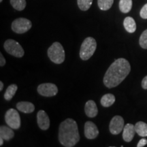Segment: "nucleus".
I'll return each mask as SVG.
<instances>
[{"mask_svg":"<svg viewBox=\"0 0 147 147\" xmlns=\"http://www.w3.org/2000/svg\"><path fill=\"white\" fill-rule=\"evenodd\" d=\"M130 71L131 66L127 60L124 58L115 60L104 75V85L110 89L117 87L125 79Z\"/></svg>","mask_w":147,"mask_h":147,"instance_id":"nucleus-1","label":"nucleus"},{"mask_svg":"<svg viewBox=\"0 0 147 147\" xmlns=\"http://www.w3.org/2000/svg\"><path fill=\"white\" fill-rule=\"evenodd\" d=\"M59 140L65 147H73L80 140L78 125L72 119L63 121L59 129Z\"/></svg>","mask_w":147,"mask_h":147,"instance_id":"nucleus-2","label":"nucleus"},{"mask_svg":"<svg viewBox=\"0 0 147 147\" xmlns=\"http://www.w3.org/2000/svg\"><path fill=\"white\" fill-rule=\"evenodd\" d=\"M48 56L53 63L61 64L65 61V51L59 42H55L48 49Z\"/></svg>","mask_w":147,"mask_h":147,"instance_id":"nucleus-3","label":"nucleus"},{"mask_svg":"<svg viewBox=\"0 0 147 147\" xmlns=\"http://www.w3.org/2000/svg\"><path fill=\"white\" fill-rule=\"evenodd\" d=\"M97 42L93 38L88 37L82 43L80 50V57L82 60L87 61L93 56L96 50Z\"/></svg>","mask_w":147,"mask_h":147,"instance_id":"nucleus-4","label":"nucleus"},{"mask_svg":"<svg viewBox=\"0 0 147 147\" xmlns=\"http://www.w3.org/2000/svg\"><path fill=\"white\" fill-rule=\"evenodd\" d=\"M3 47L8 54L16 57H23L24 53H25L23 47H21V45L15 40L12 39L7 40L5 42Z\"/></svg>","mask_w":147,"mask_h":147,"instance_id":"nucleus-5","label":"nucleus"},{"mask_svg":"<svg viewBox=\"0 0 147 147\" xmlns=\"http://www.w3.org/2000/svg\"><path fill=\"white\" fill-rule=\"evenodd\" d=\"M32 23L29 19L25 18H18L12 23V29L16 34H21L28 32L32 28Z\"/></svg>","mask_w":147,"mask_h":147,"instance_id":"nucleus-6","label":"nucleus"},{"mask_svg":"<svg viewBox=\"0 0 147 147\" xmlns=\"http://www.w3.org/2000/svg\"><path fill=\"white\" fill-rule=\"evenodd\" d=\"M5 121L7 125L14 129H18L21 127V117L14 108H10L5 115Z\"/></svg>","mask_w":147,"mask_h":147,"instance_id":"nucleus-7","label":"nucleus"},{"mask_svg":"<svg viewBox=\"0 0 147 147\" xmlns=\"http://www.w3.org/2000/svg\"><path fill=\"white\" fill-rule=\"evenodd\" d=\"M38 92L45 97L55 96L58 93V88L53 83H43L38 87Z\"/></svg>","mask_w":147,"mask_h":147,"instance_id":"nucleus-8","label":"nucleus"},{"mask_svg":"<svg viewBox=\"0 0 147 147\" xmlns=\"http://www.w3.org/2000/svg\"><path fill=\"white\" fill-rule=\"evenodd\" d=\"M124 128V120L122 117L117 115L115 116L110 121L109 129L110 133L113 135H118L122 131Z\"/></svg>","mask_w":147,"mask_h":147,"instance_id":"nucleus-9","label":"nucleus"},{"mask_svg":"<svg viewBox=\"0 0 147 147\" xmlns=\"http://www.w3.org/2000/svg\"><path fill=\"white\" fill-rule=\"evenodd\" d=\"M84 133L87 139H95L98 136L99 130L95 123L91 121H87L84 124Z\"/></svg>","mask_w":147,"mask_h":147,"instance_id":"nucleus-10","label":"nucleus"},{"mask_svg":"<svg viewBox=\"0 0 147 147\" xmlns=\"http://www.w3.org/2000/svg\"><path fill=\"white\" fill-rule=\"evenodd\" d=\"M37 122L42 130H47L50 127V119L45 110H39L37 114Z\"/></svg>","mask_w":147,"mask_h":147,"instance_id":"nucleus-11","label":"nucleus"},{"mask_svg":"<svg viewBox=\"0 0 147 147\" xmlns=\"http://www.w3.org/2000/svg\"><path fill=\"white\" fill-rule=\"evenodd\" d=\"M136 131L135 126L131 123H127L123 128V139L127 142H129L133 140Z\"/></svg>","mask_w":147,"mask_h":147,"instance_id":"nucleus-12","label":"nucleus"},{"mask_svg":"<svg viewBox=\"0 0 147 147\" xmlns=\"http://www.w3.org/2000/svg\"><path fill=\"white\" fill-rule=\"evenodd\" d=\"M84 112L86 115L90 118L95 117L98 114V109H97V105L94 101L89 100L87 101L84 106Z\"/></svg>","mask_w":147,"mask_h":147,"instance_id":"nucleus-13","label":"nucleus"},{"mask_svg":"<svg viewBox=\"0 0 147 147\" xmlns=\"http://www.w3.org/2000/svg\"><path fill=\"white\" fill-rule=\"evenodd\" d=\"M16 108L23 113H32L34 111L35 106L29 102H20L16 104Z\"/></svg>","mask_w":147,"mask_h":147,"instance_id":"nucleus-14","label":"nucleus"},{"mask_svg":"<svg viewBox=\"0 0 147 147\" xmlns=\"http://www.w3.org/2000/svg\"><path fill=\"white\" fill-rule=\"evenodd\" d=\"M14 136V131L10 127L2 125L0 127V137L5 140H10Z\"/></svg>","mask_w":147,"mask_h":147,"instance_id":"nucleus-15","label":"nucleus"},{"mask_svg":"<svg viewBox=\"0 0 147 147\" xmlns=\"http://www.w3.org/2000/svg\"><path fill=\"white\" fill-rule=\"evenodd\" d=\"M123 25L125 30L129 33L132 34L136 30V22L134 18L131 16H127V17L125 18Z\"/></svg>","mask_w":147,"mask_h":147,"instance_id":"nucleus-16","label":"nucleus"},{"mask_svg":"<svg viewBox=\"0 0 147 147\" xmlns=\"http://www.w3.org/2000/svg\"><path fill=\"white\" fill-rule=\"evenodd\" d=\"M115 100L116 99L115 95L111 94V93H107V94L103 95L102 98H101L100 103L102 106L107 108L113 105L114 103L115 102Z\"/></svg>","mask_w":147,"mask_h":147,"instance_id":"nucleus-17","label":"nucleus"},{"mask_svg":"<svg viewBox=\"0 0 147 147\" xmlns=\"http://www.w3.org/2000/svg\"><path fill=\"white\" fill-rule=\"evenodd\" d=\"M136 134L141 137H147V124L142 121H139L135 125Z\"/></svg>","mask_w":147,"mask_h":147,"instance_id":"nucleus-18","label":"nucleus"},{"mask_svg":"<svg viewBox=\"0 0 147 147\" xmlns=\"http://www.w3.org/2000/svg\"><path fill=\"white\" fill-rule=\"evenodd\" d=\"M18 90V86L15 84H10L9 87L7 88L6 91L4 93V99L7 101H10L12 100V97L14 96L16 91Z\"/></svg>","mask_w":147,"mask_h":147,"instance_id":"nucleus-19","label":"nucleus"},{"mask_svg":"<svg viewBox=\"0 0 147 147\" xmlns=\"http://www.w3.org/2000/svg\"><path fill=\"white\" fill-rule=\"evenodd\" d=\"M132 8V0H120L119 9L123 13H128Z\"/></svg>","mask_w":147,"mask_h":147,"instance_id":"nucleus-20","label":"nucleus"},{"mask_svg":"<svg viewBox=\"0 0 147 147\" xmlns=\"http://www.w3.org/2000/svg\"><path fill=\"white\" fill-rule=\"evenodd\" d=\"M12 6L18 11H22L26 7L25 0H10Z\"/></svg>","mask_w":147,"mask_h":147,"instance_id":"nucleus-21","label":"nucleus"},{"mask_svg":"<svg viewBox=\"0 0 147 147\" xmlns=\"http://www.w3.org/2000/svg\"><path fill=\"white\" fill-rule=\"evenodd\" d=\"M114 0H97L99 8L102 10H108L113 4Z\"/></svg>","mask_w":147,"mask_h":147,"instance_id":"nucleus-22","label":"nucleus"},{"mask_svg":"<svg viewBox=\"0 0 147 147\" xmlns=\"http://www.w3.org/2000/svg\"><path fill=\"white\" fill-rule=\"evenodd\" d=\"M93 0H77L79 8L82 11H87L91 6Z\"/></svg>","mask_w":147,"mask_h":147,"instance_id":"nucleus-23","label":"nucleus"},{"mask_svg":"<svg viewBox=\"0 0 147 147\" xmlns=\"http://www.w3.org/2000/svg\"><path fill=\"white\" fill-rule=\"evenodd\" d=\"M139 44L142 49H147V29L144 30L141 34L139 40Z\"/></svg>","mask_w":147,"mask_h":147,"instance_id":"nucleus-24","label":"nucleus"},{"mask_svg":"<svg viewBox=\"0 0 147 147\" xmlns=\"http://www.w3.org/2000/svg\"><path fill=\"white\" fill-rule=\"evenodd\" d=\"M140 15L141 18H144V19H147V3L145 4L142 8L141 9L140 12Z\"/></svg>","mask_w":147,"mask_h":147,"instance_id":"nucleus-25","label":"nucleus"},{"mask_svg":"<svg viewBox=\"0 0 147 147\" xmlns=\"http://www.w3.org/2000/svg\"><path fill=\"white\" fill-rule=\"evenodd\" d=\"M146 144H147V140L142 138L139 141L138 143L137 146L138 147H142V146H144Z\"/></svg>","mask_w":147,"mask_h":147,"instance_id":"nucleus-26","label":"nucleus"},{"mask_svg":"<svg viewBox=\"0 0 147 147\" xmlns=\"http://www.w3.org/2000/svg\"><path fill=\"white\" fill-rule=\"evenodd\" d=\"M5 63H6V61H5V58L3 57L2 53H0V66L3 67V66L5 65Z\"/></svg>","mask_w":147,"mask_h":147,"instance_id":"nucleus-27","label":"nucleus"},{"mask_svg":"<svg viewBox=\"0 0 147 147\" xmlns=\"http://www.w3.org/2000/svg\"><path fill=\"white\" fill-rule=\"evenodd\" d=\"M142 87L144 89H147V76L143 78L142 81Z\"/></svg>","mask_w":147,"mask_h":147,"instance_id":"nucleus-28","label":"nucleus"},{"mask_svg":"<svg viewBox=\"0 0 147 147\" xmlns=\"http://www.w3.org/2000/svg\"><path fill=\"white\" fill-rule=\"evenodd\" d=\"M3 84L2 81H0V91H1L3 90Z\"/></svg>","mask_w":147,"mask_h":147,"instance_id":"nucleus-29","label":"nucleus"},{"mask_svg":"<svg viewBox=\"0 0 147 147\" xmlns=\"http://www.w3.org/2000/svg\"><path fill=\"white\" fill-rule=\"evenodd\" d=\"M3 144V139L1 137H0V146H2Z\"/></svg>","mask_w":147,"mask_h":147,"instance_id":"nucleus-30","label":"nucleus"},{"mask_svg":"<svg viewBox=\"0 0 147 147\" xmlns=\"http://www.w3.org/2000/svg\"><path fill=\"white\" fill-rule=\"evenodd\" d=\"M2 1L3 0H0V2H2Z\"/></svg>","mask_w":147,"mask_h":147,"instance_id":"nucleus-31","label":"nucleus"}]
</instances>
